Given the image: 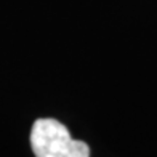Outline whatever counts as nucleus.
Masks as SVG:
<instances>
[{"label":"nucleus","instance_id":"nucleus-1","mask_svg":"<svg viewBox=\"0 0 157 157\" xmlns=\"http://www.w3.org/2000/svg\"><path fill=\"white\" fill-rule=\"evenodd\" d=\"M31 147L35 157H90L87 143L74 140L66 125L55 119H39L34 122Z\"/></svg>","mask_w":157,"mask_h":157}]
</instances>
